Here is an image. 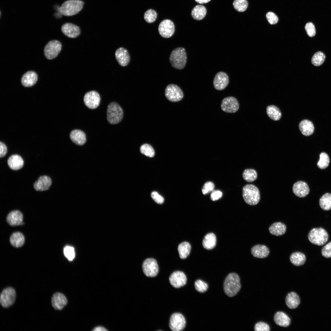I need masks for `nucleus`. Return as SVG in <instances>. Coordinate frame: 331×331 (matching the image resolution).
<instances>
[{
	"instance_id": "f257e3e1",
	"label": "nucleus",
	"mask_w": 331,
	"mask_h": 331,
	"mask_svg": "<svg viewBox=\"0 0 331 331\" xmlns=\"http://www.w3.org/2000/svg\"><path fill=\"white\" fill-rule=\"evenodd\" d=\"M241 288L240 279L238 275L234 273L229 274L223 283V289L225 294L230 297H233L238 293Z\"/></svg>"
},
{
	"instance_id": "f03ea898",
	"label": "nucleus",
	"mask_w": 331,
	"mask_h": 331,
	"mask_svg": "<svg viewBox=\"0 0 331 331\" xmlns=\"http://www.w3.org/2000/svg\"><path fill=\"white\" fill-rule=\"evenodd\" d=\"M84 3L83 2L78 0L66 1L59 8V12L61 14L67 16L75 15L82 10Z\"/></svg>"
},
{
	"instance_id": "7ed1b4c3",
	"label": "nucleus",
	"mask_w": 331,
	"mask_h": 331,
	"mask_svg": "<svg viewBox=\"0 0 331 331\" xmlns=\"http://www.w3.org/2000/svg\"><path fill=\"white\" fill-rule=\"evenodd\" d=\"M187 55L185 49L182 47H178L171 52L169 61L172 66L179 70L183 69L187 62Z\"/></svg>"
},
{
	"instance_id": "20e7f679",
	"label": "nucleus",
	"mask_w": 331,
	"mask_h": 331,
	"mask_svg": "<svg viewBox=\"0 0 331 331\" xmlns=\"http://www.w3.org/2000/svg\"><path fill=\"white\" fill-rule=\"evenodd\" d=\"M242 196L245 202L251 205H257L260 199L258 188L252 184H248L244 186L242 188Z\"/></svg>"
},
{
	"instance_id": "39448f33",
	"label": "nucleus",
	"mask_w": 331,
	"mask_h": 331,
	"mask_svg": "<svg viewBox=\"0 0 331 331\" xmlns=\"http://www.w3.org/2000/svg\"><path fill=\"white\" fill-rule=\"evenodd\" d=\"M123 109L117 103L112 102L108 105L107 118L109 123L113 124L119 123L123 119Z\"/></svg>"
},
{
	"instance_id": "423d86ee",
	"label": "nucleus",
	"mask_w": 331,
	"mask_h": 331,
	"mask_svg": "<svg viewBox=\"0 0 331 331\" xmlns=\"http://www.w3.org/2000/svg\"><path fill=\"white\" fill-rule=\"evenodd\" d=\"M308 237L312 243L319 246L324 245L329 239L327 232L321 227L312 229L309 233Z\"/></svg>"
},
{
	"instance_id": "0eeeda50",
	"label": "nucleus",
	"mask_w": 331,
	"mask_h": 331,
	"mask_svg": "<svg viewBox=\"0 0 331 331\" xmlns=\"http://www.w3.org/2000/svg\"><path fill=\"white\" fill-rule=\"evenodd\" d=\"M61 48L62 45L59 41L56 40L50 41L44 47V55L48 59H54L57 56Z\"/></svg>"
},
{
	"instance_id": "6e6552de",
	"label": "nucleus",
	"mask_w": 331,
	"mask_h": 331,
	"mask_svg": "<svg viewBox=\"0 0 331 331\" xmlns=\"http://www.w3.org/2000/svg\"><path fill=\"white\" fill-rule=\"evenodd\" d=\"M165 95L168 100L173 102L180 101L184 97L183 93L181 89L177 85L173 84H169L166 86Z\"/></svg>"
},
{
	"instance_id": "1a4fd4ad",
	"label": "nucleus",
	"mask_w": 331,
	"mask_h": 331,
	"mask_svg": "<svg viewBox=\"0 0 331 331\" xmlns=\"http://www.w3.org/2000/svg\"><path fill=\"white\" fill-rule=\"evenodd\" d=\"M16 293L15 290L11 287L4 289L2 292L0 302L2 306L7 308L11 306L14 302Z\"/></svg>"
},
{
	"instance_id": "9d476101",
	"label": "nucleus",
	"mask_w": 331,
	"mask_h": 331,
	"mask_svg": "<svg viewBox=\"0 0 331 331\" xmlns=\"http://www.w3.org/2000/svg\"><path fill=\"white\" fill-rule=\"evenodd\" d=\"M143 270L147 276L154 277L156 276L159 271L157 262L153 258H148L143 262L142 265Z\"/></svg>"
},
{
	"instance_id": "9b49d317",
	"label": "nucleus",
	"mask_w": 331,
	"mask_h": 331,
	"mask_svg": "<svg viewBox=\"0 0 331 331\" xmlns=\"http://www.w3.org/2000/svg\"><path fill=\"white\" fill-rule=\"evenodd\" d=\"M186 322L185 318L181 314L176 313L172 314L170 319L169 326L173 331H181L185 328Z\"/></svg>"
},
{
	"instance_id": "f8f14e48",
	"label": "nucleus",
	"mask_w": 331,
	"mask_h": 331,
	"mask_svg": "<svg viewBox=\"0 0 331 331\" xmlns=\"http://www.w3.org/2000/svg\"><path fill=\"white\" fill-rule=\"evenodd\" d=\"M239 107V103L237 99L232 96L224 98L221 104L222 110L228 113H235L238 110Z\"/></svg>"
},
{
	"instance_id": "ddd939ff",
	"label": "nucleus",
	"mask_w": 331,
	"mask_h": 331,
	"mask_svg": "<svg viewBox=\"0 0 331 331\" xmlns=\"http://www.w3.org/2000/svg\"><path fill=\"white\" fill-rule=\"evenodd\" d=\"M85 105L89 108L94 109L99 105L101 97L99 94L95 91H91L86 93L84 97Z\"/></svg>"
},
{
	"instance_id": "4468645a",
	"label": "nucleus",
	"mask_w": 331,
	"mask_h": 331,
	"mask_svg": "<svg viewBox=\"0 0 331 331\" xmlns=\"http://www.w3.org/2000/svg\"><path fill=\"white\" fill-rule=\"evenodd\" d=\"M158 30L160 35L163 37L169 38L171 37L175 31L173 22L169 19L163 20L160 23Z\"/></svg>"
},
{
	"instance_id": "2eb2a0df",
	"label": "nucleus",
	"mask_w": 331,
	"mask_h": 331,
	"mask_svg": "<svg viewBox=\"0 0 331 331\" xmlns=\"http://www.w3.org/2000/svg\"><path fill=\"white\" fill-rule=\"evenodd\" d=\"M229 77L227 74L222 71L217 73L215 75L213 81L215 88L218 90L225 89L228 84Z\"/></svg>"
},
{
	"instance_id": "dca6fc26",
	"label": "nucleus",
	"mask_w": 331,
	"mask_h": 331,
	"mask_svg": "<svg viewBox=\"0 0 331 331\" xmlns=\"http://www.w3.org/2000/svg\"><path fill=\"white\" fill-rule=\"evenodd\" d=\"M187 278L183 272L176 271L173 272L169 277V281L172 286L178 288L185 285L186 283Z\"/></svg>"
},
{
	"instance_id": "f3484780",
	"label": "nucleus",
	"mask_w": 331,
	"mask_h": 331,
	"mask_svg": "<svg viewBox=\"0 0 331 331\" xmlns=\"http://www.w3.org/2000/svg\"><path fill=\"white\" fill-rule=\"evenodd\" d=\"M61 31L66 36L70 38H75L80 33L79 27L72 23H67L63 24L62 26Z\"/></svg>"
},
{
	"instance_id": "a211bd4d",
	"label": "nucleus",
	"mask_w": 331,
	"mask_h": 331,
	"mask_svg": "<svg viewBox=\"0 0 331 331\" xmlns=\"http://www.w3.org/2000/svg\"><path fill=\"white\" fill-rule=\"evenodd\" d=\"M292 190L296 196L300 198L306 196L310 191L308 185L302 181H299L295 183L293 186Z\"/></svg>"
},
{
	"instance_id": "6ab92c4d",
	"label": "nucleus",
	"mask_w": 331,
	"mask_h": 331,
	"mask_svg": "<svg viewBox=\"0 0 331 331\" xmlns=\"http://www.w3.org/2000/svg\"><path fill=\"white\" fill-rule=\"evenodd\" d=\"M51 302L52 306L55 309L61 310L67 305V301L64 295L61 293L57 292L52 296Z\"/></svg>"
},
{
	"instance_id": "aec40b11",
	"label": "nucleus",
	"mask_w": 331,
	"mask_h": 331,
	"mask_svg": "<svg viewBox=\"0 0 331 331\" xmlns=\"http://www.w3.org/2000/svg\"><path fill=\"white\" fill-rule=\"evenodd\" d=\"M52 183L51 179L47 176L40 177L33 184L34 189L37 191H44L48 189Z\"/></svg>"
},
{
	"instance_id": "412c9836",
	"label": "nucleus",
	"mask_w": 331,
	"mask_h": 331,
	"mask_svg": "<svg viewBox=\"0 0 331 331\" xmlns=\"http://www.w3.org/2000/svg\"><path fill=\"white\" fill-rule=\"evenodd\" d=\"M116 59L119 64L121 66H127L130 61V56L127 50L123 48H120L116 51Z\"/></svg>"
},
{
	"instance_id": "4be33fe9",
	"label": "nucleus",
	"mask_w": 331,
	"mask_h": 331,
	"mask_svg": "<svg viewBox=\"0 0 331 331\" xmlns=\"http://www.w3.org/2000/svg\"><path fill=\"white\" fill-rule=\"evenodd\" d=\"M23 219L22 213L18 210L11 211L8 214L6 218L7 223L10 226H13L22 225Z\"/></svg>"
},
{
	"instance_id": "5701e85b",
	"label": "nucleus",
	"mask_w": 331,
	"mask_h": 331,
	"mask_svg": "<svg viewBox=\"0 0 331 331\" xmlns=\"http://www.w3.org/2000/svg\"><path fill=\"white\" fill-rule=\"evenodd\" d=\"M37 79V75L35 72L28 71L23 75L21 82L23 86L25 87H29L35 85Z\"/></svg>"
},
{
	"instance_id": "b1692460",
	"label": "nucleus",
	"mask_w": 331,
	"mask_h": 331,
	"mask_svg": "<svg viewBox=\"0 0 331 331\" xmlns=\"http://www.w3.org/2000/svg\"><path fill=\"white\" fill-rule=\"evenodd\" d=\"M70 138L74 144L78 145L84 144L86 141L85 133L82 131L75 129L71 131L70 134Z\"/></svg>"
},
{
	"instance_id": "393cba45",
	"label": "nucleus",
	"mask_w": 331,
	"mask_h": 331,
	"mask_svg": "<svg viewBox=\"0 0 331 331\" xmlns=\"http://www.w3.org/2000/svg\"><path fill=\"white\" fill-rule=\"evenodd\" d=\"M251 253L253 256L255 257L263 258L268 256L269 250L266 246L258 244L254 246L252 248Z\"/></svg>"
},
{
	"instance_id": "a878e982",
	"label": "nucleus",
	"mask_w": 331,
	"mask_h": 331,
	"mask_svg": "<svg viewBox=\"0 0 331 331\" xmlns=\"http://www.w3.org/2000/svg\"><path fill=\"white\" fill-rule=\"evenodd\" d=\"M7 163L11 169L17 170L23 167L24 162L21 156L17 154H13L7 160Z\"/></svg>"
},
{
	"instance_id": "bb28decb",
	"label": "nucleus",
	"mask_w": 331,
	"mask_h": 331,
	"mask_svg": "<svg viewBox=\"0 0 331 331\" xmlns=\"http://www.w3.org/2000/svg\"><path fill=\"white\" fill-rule=\"evenodd\" d=\"M274 321L276 324L282 327H287L290 324L291 319L284 313L278 311L276 313L274 317Z\"/></svg>"
},
{
	"instance_id": "cd10ccee",
	"label": "nucleus",
	"mask_w": 331,
	"mask_h": 331,
	"mask_svg": "<svg viewBox=\"0 0 331 331\" xmlns=\"http://www.w3.org/2000/svg\"><path fill=\"white\" fill-rule=\"evenodd\" d=\"M299 128L302 134L306 136L311 135L314 131L313 124L311 121L307 120H303L300 122Z\"/></svg>"
},
{
	"instance_id": "c85d7f7f",
	"label": "nucleus",
	"mask_w": 331,
	"mask_h": 331,
	"mask_svg": "<svg viewBox=\"0 0 331 331\" xmlns=\"http://www.w3.org/2000/svg\"><path fill=\"white\" fill-rule=\"evenodd\" d=\"M285 301L287 306L291 309L297 308L300 302L299 296L294 292H291L288 294L286 298Z\"/></svg>"
},
{
	"instance_id": "c756f323",
	"label": "nucleus",
	"mask_w": 331,
	"mask_h": 331,
	"mask_svg": "<svg viewBox=\"0 0 331 331\" xmlns=\"http://www.w3.org/2000/svg\"><path fill=\"white\" fill-rule=\"evenodd\" d=\"M286 227L283 223L278 222L272 224L269 228L270 233L272 235L279 236L282 235L286 232Z\"/></svg>"
},
{
	"instance_id": "7c9ffc66",
	"label": "nucleus",
	"mask_w": 331,
	"mask_h": 331,
	"mask_svg": "<svg viewBox=\"0 0 331 331\" xmlns=\"http://www.w3.org/2000/svg\"><path fill=\"white\" fill-rule=\"evenodd\" d=\"M10 241L13 246L18 248L22 246L25 242V237L21 232H17L13 233L10 237Z\"/></svg>"
},
{
	"instance_id": "2f4dec72",
	"label": "nucleus",
	"mask_w": 331,
	"mask_h": 331,
	"mask_svg": "<svg viewBox=\"0 0 331 331\" xmlns=\"http://www.w3.org/2000/svg\"><path fill=\"white\" fill-rule=\"evenodd\" d=\"M216 242V237L213 233H209L204 237L202 242L204 247L207 250L213 249L215 246Z\"/></svg>"
},
{
	"instance_id": "473e14b6",
	"label": "nucleus",
	"mask_w": 331,
	"mask_h": 331,
	"mask_svg": "<svg viewBox=\"0 0 331 331\" xmlns=\"http://www.w3.org/2000/svg\"><path fill=\"white\" fill-rule=\"evenodd\" d=\"M266 113L268 117L274 121L280 120L282 116V113L279 108L274 105H270L266 108Z\"/></svg>"
},
{
	"instance_id": "72a5a7b5",
	"label": "nucleus",
	"mask_w": 331,
	"mask_h": 331,
	"mask_svg": "<svg viewBox=\"0 0 331 331\" xmlns=\"http://www.w3.org/2000/svg\"><path fill=\"white\" fill-rule=\"evenodd\" d=\"M291 262L294 265L299 266L303 264L306 261V257L302 253L297 252L291 254L290 257Z\"/></svg>"
},
{
	"instance_id": "f704fd0d",
	"label": "nucleus",
	"mask_w": 331,
	"mask_h": 331,
	"mask_svg": "<svg viewBox=\"0 0 331 331\" xmlns=\"http://www.w3.org/2000/svg\"><path fill=\"white\" fill-rule=\"evenodd\" d=\"M206 12V8L204 6L198 5L193 9L191 12V15L195 19L200 20L205 17Z\"/></svg>"
},
{
	"instance_id": "c9c22d12",
	"label": "nucleus",
	"mask_w": 331,
	"mask_h": 331,
	"mask_svg": "<svg viewBox=\"0 0 331 331\" xmlns=\"http://www.w3.org/2000/svg\"><path fill=\"white\" fill-rule=\"evenodd\" d=\"M191 249V246L188 242H184L178 245V250L181 258L185 259L189 255Z\"/></svg>"
},
{
	"instance_id": "e433bc0d",
	"label": "nucleus",
	"mask_w": 331,
	"mask_h": 331,
	"mask_svg": "<svg viewBox=\"0 0 331 331\" xmlns=\"http://www.w3.org/2000/svg\"><path fill=\"white\" fill-rule=\"evenodd\" d=\"M319 205L324 210L331 209V194L327 193L323 195L319 200Z\"/></svg>"
},
{
	"instance_id": "4c0bfd02",
	"label": "nucleus",
	"mask_w": 331,
	"mask_h": 331,
	"mask_svg": "<svg viewBox=\"0 0 331 331\" xmlns=\"http://www.w3.org/2000/svg\"><path fill=\"white\" fill-rule=\"evenodd\" d=\"M243 179L248 182H252L257 178V174L256 171L253 169H245L242 173Z\"/></svg>"
},
{
	"instance_id": "58836bf2",
	"label": "nucleus",
	"mask_w": 331,
	"mask_h": 331,
	"mask_svg": "<svg viewBox=\"0 0 331 331\" xmlns=\"http://www.w3.org/2000/svg\"><path fill=\"white\" fill-rule=\"evenodd\" d=\"M325 54L321 51L315 52L312 56L311 61L312 64L316 66H319L322 65L325 59Z\"/></svg>"
},
{
	"instance_id": "ea45409f",
	"label": "nucleus",
	"mask_w": 331,
	"mask_h": 331,
	"mask_svg": "<svg viewBox=\"0 0 331 331\" xmlns=\"http://www.w3.org/2000/svg\"><path fill=\"white\" fill-rule=\"evenodd\" d=\"M329 158L328 155L325 152H322L320 154L319 160L317 165L321 169H325L329 166Z\"/></svg>"
},
{
	"instance_id": "a19ab883",
	"label": "nucleus",
	"mask_w": 331,
	"mask_h": 331,
	"mask_svg": "<svg viewBox=\"0 0 331 331\" xmlns=\"http://www.w3.org/2000/svg\"><path fill=\"white\" fill-rule=\"evenodd\" d=\"M233 5L237 11L242 12L247 9L248 2L247 0H234L233 2Z\"/></svg>"
},
{
	"instance_id": "79ce46f5",
	"label": "nucleus",
	"mask_w": 331,
	"mask_h": 331,
	"mask_svg": "<svg viewBox=\"0 0 331 331\" xmlns=\"http://www.w3.org/2000/svg\"><path fill=\"white\" fill-rule=\"evenodd\" d=\"M140 151L142 154L150 157H152L155 154L154 150L152 146L148 144L142 145L140 147Z\"/></svg>"
},
{
	"instance_id": "37998d69",
	"label": "nucleus",
	"mask_w": 331,
	"mask_h": 331,
	"mask_svg": "<svg viewBox=\"0 0 331 331\" xmlns=\"http://www.w3.org/2000/svg\"><path fill=\"white\" fill-rule=\"evenodd\" d=\"M157 14L156 12L152 9L147 10L145 13L144 19L145 21L149 23H152L156 20Z\"/></svg>"
},
{
	"instance_id": "c03bdc74",
	"label": "nucleus",
	"mask_w": 331,
	"mask_h": 331,
	"mask_svg": "<svg viewBox=\"0 0 331 331\" xmlns=\"http://www.w3.org/2000/svg\"><path fill=\"white\" fill-rule=\"evenodd\" d=\"M194 286L196 290L201 293L205 292L208 288L207 283L200 280H198L195 282Z\"/></svg>"
},
{
	"instance_id": "a18cd8bd",
	"label": "nucleus",
	"mask_w": 331,
	"mask_h": 331,
	"mask_svg": "<svg viewBox=\"0 0 331 331\" xmlns=\"http://www.w3.org/2000/svg\"><path fill=\"white\" fill-rule=\"evenodd\" d=\"M63 252L64 255L69 261L73 260L75 257L74 249L72 247L66 246L64 249Z\"/></svg>"
},
{
	"instance_id": "49530a36",
	"label": "nucleus",
	"mask_w": 331,
	"mask_h": 331,
	"mask_svg": "<svg viewBox=\"0 0 331 331\" xmlns=\"http://www.w3.org/2000/svg\"><path fill=\"white\" fill-rule=\"evenodd\" d=\"M305 29L308 35L310 37L315 36L316 33V29L314 24L311 22L307 23L305 26Z\"/></svg>"
},
{
	"instance_id": "de8ad7c7",
	"label": "nucleus",
	"mask_w": 331,
	"mask_h": 331,
	"mask_svg": "<svg viewBox=\"0 0 331 331\" xmlns=\"http://www.w3.org/2000/svg\"><path fill=\"white\" fill-rule=\"evenodd\" d=\"M254 329L255 331H269L270 330L269 325L262 321L257 323L255 325Z\"/></svg>"
},
{
	"instance_id": "09e8293b",
	"label": "nucleus",
	"mask_w": 331,
	"mask_h": 331,
	"mask_svg": "<svg viewBox=\"0 0 331 331\" xmlns=\"http://www.w3.org/2000/svg\"><path fill=\"white\" fill-rule=\"evenodd\" d=\"M215 185L214 183L211 181L206 182L203 186L202 191L203 194L206 195L213 190Z\"/></svg>"
},
{
	"instance_id": "8fccbe9b",
	"label": "nucleus",
	"mask_w": 331,
	"mask_h": 331,
	"mask_svg": "<svg viewBox=\"0 0 331 331\" xmlns=\"http://www.w3.org/2000/svg\"><path fill=\"white\" fill-rule=\"evenodd\" d=\"M266 17L268 22L271 25L275 24L278 22V17L272 12H268L266 14Z\"/></svg>"
},
{
	"instance_id": "3c124183",
	"label": "nucleus",
	"mask_w": 331,
	"mask_h": 331,
	"mask_svg": "<svg viewBox=\"0 0 331 331\" xmlns=\"http://www.w3.org/2000/svg\"><path fill=\"white\" fill-rule=\"evenodd\" d=\"M322 255L325 258L331 257V242L325 245L321 250Z\"/></svg>"
},
{
	"instance_id": "603ef678",
	"label": "nucleus",
	"mask_w": 331,
	"mask_h": 331,
	"mask_svg": "<svg viewBox=\"0 0 331 331\" xmlns=\"http://www.w3.org/2000/svg\"><path fill=\"white\" fill-rule=\"evenodd\" d=\"M151 197L153 200L158 204H162L164 202L163 198L156 192L154 191L151 193Z\"/></svg>"
},
{
	"instance_id": "864d4df0",
	"label": "nucleus",
	"mask_w": 331,
	"mask_h": 331,
	"mask_svg": "<svg viewBox=\"0 0 331 331\" xmlns=\"http://www.w3.org/2000/svg\"><path fill=\"white\" fill-rule=\"evenodd\" d=\"M223 195L222 192L219 190H214L212 191L210 198L213 201L217 200L221 198Z\"/></svg>"
},
{
	"instance_id": "5fc2aeb1",
	"label": "nucleus",
	"mask_w": 331,
	"mask_h": 331,
	"mask_svg": "<svg viewBox=\"0 0 331 331\" xmlns=\"http://www.w3.org/2000/svg\"><path fill=\"white\" fill-rule=\"evenodd\" d=\"M7 152V148L3 143H0V157L2 158L5 156Z\"/></svg>"
},
{
	"instance_id": "6e6d98bb",
	"label": "nucleus",
	"mask_w": 331,
	"mask_h": 331,
	"mask_svg": "<svg viewBox=\"0 0 331 331\" xmlns=\"http://www.w3.org/2000/svg\"><path fill=\"white\" fill-rule=\"evenodd\" d=\"M94 331H107V330L105 328L102 326H98L93 330Z\"/></svg>"
},
{
	"instance_id": "4d7b16f0",
	"label": "nucleus",
	"mask_w": 331,
	"mask_h": 331,
	"mask_svg": "<svg viewBox=\"0 0 331 331\" xmlns=\"http://www.w3.org/2000/svg\"><path fill=\"white\" fill-rule=\"evenodd\" d=\"M211 0H195L197 3L200 4H204L209 2Z\"/></svg>"
}]
</instances>
